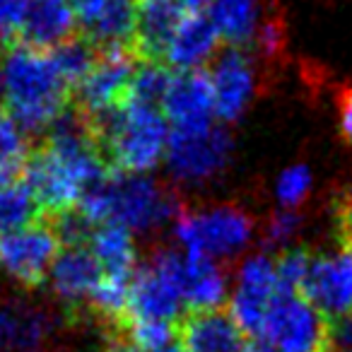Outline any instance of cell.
Masks as SVG:
<instances>
[{
	"label": "cell",
	"mask_w": 352,
	"mask_h": 352,
	"mask_svg": "<svg viewBox=\"0 0 352 352\" xmlns=\"http://www.w3.org/2000/svg\"><path fill=\"white\" fill-rule=\"evenodd\" d=\"M85 121L111 174H142L166 155L169 128L155 107L123 104Z\"/></svg>",
	"instance_id": "obj_1"
},
{
	"label": "cell",
	"mask_w": 352,
	"mask_h": 352,
	"mask_svg": "<svg viewBox=\"0 0 352 352\" xmlns=\"http://www.w3.org/2000/svg\"><path fill=\"white\" fill-rule=\"evenodd\" d=\"M6 111L22 131L51 128L70 107V89L51 54L20 44L6 46Z\"/></svg>",
	"instance_id": "obj_2"
},
{
	"label": "cell",
	"mask_w": 352,
	"mask_h": 352,
	"mask_svg": "<svg viewBox=\"0 0 352 352\" xmlns=\"http://www.w3.org/2000/svg\"><path fill=\"white\" fill-rule=\"evenodd\" d=\"M176 206V198L152 179L116 174L85 193L78 208L94 225L116 222L128 230H150L164 222Z\"/></svg>",
	"instance_id": "obj_3"
},
{
	"label": "cell",
	"mask_w": 352,
	"mask_h": 352,
	"mask_svg": "<svg viewBox=\"0 0 352 352\" xmlns=\"http://www.w3.org/2000/svg\"><path fill=\"white\" fill-rule=\"evenodd\" d=\"M331 321L299 294H280L261 331L275 352H328Z\"/></svg>",
	"instance_id": "obj_4"
},
{
	"label": "cell",
	"mask_w": 352,
	"mask_h": 352,
	"mask_svg": "<svg viewBox=\"0 0 352 352\" xmlns=\"http://www.w3.org/2000/svg\"><path fill=\"white\" fill-rule=\"evenodd\" d=\"M254 220L236 206L212 208L206 212H182L176 234L186 246V254L232 256L251 239Z\"/></svg>",
	"instance_id": "obj_5"
},
{
	"label": "cell",
	"mask_w": 352,
	"mask_h": 352,
	"mask_svg": "<svg viewBox=\"0 0 352 352\" xmlns=\"http://www.w3.org/2000/svg\"><path fill=\"white\" fill-rule=\"evenodd\" d=\"M60 254V241L46 220L10 234H0V268L25 289L46 285Z\"/></svg>",
	"instance_id": "obj_6"
},
{
	"label": "cell",
	"mask_w": 352,
	"mask_h": 352,
	"mask_svg": "<svg viewBox=\"0 0 352 352\" xmlns=\"http://www.w3.org/2000/svg\"><path fill=\"white\" fill-rule=\"evenodd\" d=\"M135 68L138 58L133 51H102L97 65L75 87L70 107L85 118L123 107L128 102V87Z\"/></svg>",
	"instance_id": "obj_7"
},
{
	"label": "cell",
	"mask_w": 352,
	"mask_h": 352,
	"mask_svg": "<svg viewBox=\"0 0 352 352\" xmlns=\"http://www.w3.org/2000/svg\"><path fill=\"white\" fill-rule=\"evenodd\" d=\"M230 147V138L215 126L198 131H171L166 142V162L179 179L203 182L225 169Z\"/></svg>",
	"instance_id": "obj_8"
},
{
	"label": "cell",
	"mask_w": 352,
	"mask_h": 352,
	"mask_svg": "<svg viewBox=\"0 0 352 352\" xmlns=\"http://www.w3.org/2000/svg\"><path fill=\"white\" fill-rule=\"evenodd\" d=\"M49 280L56 299L63 304L65 318L82 321L87 318L89 299L102 283V265L89 246H65L51 268Z\"/></svg>",
	"instance_id": "obj_9"
},
{
	"label": "cell",
	"mask_w": 352,
	"mask_h": 352,
	"mask_svg": "<svg viewBox=\"0 0 352 352\" xmlns=\"http://www.w3.org/2000/svg\"><path fill=\"white\" fill-rule=\"evenodd\" d=\"M302 297L328 321L352 316V256L345 251L314 256Z\"/></svg>",
	"instance_id": "obj_10"
},
{
	"label": "cell",
	"mask_w": 352,
	"mask_h": 352,
	"mask_svg": "<svg viewBox=\"0 0 352 352\" xmlns=\"http://www.w3.org/2000/svg\"><path fill=\"white\" fill-rule=\"evenodd\" d=\"M176 340L186 352H249V333L230 309H188L176 321Z\"/></svg>",
	"instance_id": "obj_11"
},
{
	"label": "cell",
	"mask_w": 352,
	"mask_h": 352,
	"mask_svg": "<svg viewBox=\"0 0 352 352\" xmlns=\"http://www.w3.org/2000/svg\"><path fill=\"white\" fill-rule=\"evenodd\" d=\"M191 10L179 0H135L131 51L140 63H164L179 27Z\"/></svg>",
	"instance_id": "obj_12"
},
{
	"label": "cell",
	"mask_w": 352,
	"mask_h": 352,
	"mask_svg": "<svg viewBox=\"0 0 352 352\" xmlns=\"http://www.w3.org/2000/svg\"><path fill=\"white\" fill-rule=\"evenodd\" d=\"M278 297L280 285L275 263L265 256H254L241 265L230 311L249 336H261L265 318Z\"/></svg>",
	"instance_id": "obj_13"
},
{
	"label": "cell",
	"mask_w": 352,
	"mask_h": 352,
	"mask_svg": "<svg viewBox=\"0 0 352 352\" xmlns=\"http://www.w3.org/2000/svg\"><path fill=\"white\" fill-rule=\"evenodd\" d=\"M162 113L174 126V131H198L212 126L210 118L215 113V92L208 70L176 73L162 99Z\"/></svg>",
	"instance_id": "obj_14"
},
{
	"label": "cell",
	"mask_w": 352,
	"mask_h": 352,
	"mask_svg": "<svg viewBox=\"0 0 352 352\" xmlns=\"http://www.w3.org/2000/svg\"><path fill=\"white\" fill-rule=\"evenodd\" d=\"M212 92H215V113L222 121H234L244 111L254 92V68L244 49H225L212 56L208 63Z\"/></svg>",
	"instance_id": "obj_15"
},
{
	"label": "cell",
	"mask_w": 352,
	"mask_h": 352,
	"mask_svg": "<svg viewBox=\"0 0 352 352\" xmlns=\"http://www.w3.org/2000/svg\"><path fill=\"white\" fill-rule=\"evenodd\" d=\"M56 326L58 321L46 309L25 299H0V352H39Z\"/></svg>",
	"instance_id": "obj_16"
},
{
	"label": "cell",
	"mask_w": 352,
	"mask_h": 352,
	"mask_svg": "<svg viewBox=\"0 0 352 352\" xmlns=\"http://www.w3.org/2000/svg\"><path fill=\"white\" fill-rule=\"evenodd\" d=\"M75 34H78V25H75L70 0H30L22 30L12 44L49 54L73 39Z\"/></svg>",
	"instance_id": "obj_17"
},
{
	"label": "cell",
	"mask_w": 352,
	"mask_h": 352,
	"mask_svg": "<svg viewBox=\"0 0 352 352\" xmlns=\"http://www.w3.org/2000/svg\"><path fill=\"white\" fill-rule=\"evenodd\" d=\"M217 41H220V36H217L210 15L188 12L169 46L166 65L179 70V73L206 68V63H210V58L215 56Z\"/></svg>",
	"instance_id": "obj_18"
},
{
	"label": "cell",
	"mask_w": 352,
	"mask_h": 352,
	"mask_svg": "<svg viewBox=\"0 0 352 352\" xmlns=\"http://www.w3.org/2000/svg\"><path fill=\"white\" fill-rule=\"evenodd\" d=\"M182 299L188 309H217L227 299V275L215 258L186 254L182 270Z\"/></svg>",
	"instance_id": "obj_19"
},
{
	"label": "cell",
	"mask_w": 352,
	"mask_h": 352,
	"mask_svg": "<svg viewBox=\"0 0 352 352\" xmlns=\"http://www.w3.org/2000/svg\"><path fill=\"white\" fill-rule=\"evenodd\" d=\"M89 251L102 265V275L118 283H133L135 275V249H133L131 230L116 222L99 225L89 241Z\"/></svg>",
	"instance_id": "obj_20"
},
{
	"label": "cell",
	"mask_w": 352,
	"mask_h": 352,
	"mask_svg": "<svg viewBox=\"0 0 352 352\" xmlns=\"http://www.w3.org/2000/svg\"><path fill=\"white\" fill-rule=\"evenodd\" d=\"M210 20L230 49L254 44L258 32V0H212Z\"/></svg>",
	"instance_id": "obj_21"
},
{
	"label": "cell",
	"mask_w": 352,
	"mask_h": 352,
	"mask_svg": "<svg viewBox=\"0 0 352 352\" xmlns=\"http://www.w3.org/2000/svg\"><path fill=\"white\" fill-rule=\"evenodd\" d=\"M44 220L39 203L25 179L0 186V234H10Z\"/></svg>",
	"instance_id": "obj_22"
},
{
	"label": "cell",
	"mask_w": 352,
	"mask_h": 352,
	"mask_svg": "<svg viewBox=\"0 0 352 352\" xmlns=\"http://www.w3.org/2000/svg\"><path fill=\"white\" fill-rule=\"evenodd\" d=\"M49 54H51V58H54L56 68H58L60 78H63L65 85H68L70 97H73L75 87H78V85L89 75V70L97 65L102 51L94 49L85 36L75 34L73 39H68L65 44H60L58 49L49 51Z\"/></svg>",
	"instance_id": "obj_23"
},
{
	"label": "cell",
	"mask_w": 352,
	"mask_h": 352,
	"mask_svg": "<svg viewBox=\"0 0 352 352\" xmlns=\"http://www.w3.org/2000/svg\"><path fill=\"white\" fill-rule=\"evenodd\" d=\"M32 145L17 121L8 111H0V186L20 179L25 171Z\"/></svg>",
	"instance_id": "obj_24"
},
{
	"label": "cell",
	"mask_w": 352,
	"mask_h": 352,
	"mask_svg": "<svg viewBox=\"0 0 352 352\" xmlns=\"http://www.w3.org/2000/svg\"><path fill=\"white\" fill-rule=\"evenodd\" d=\"M174 78L169 65L164 63H140L133 73L131 87H128L126 104H140V107H162L169 82Z\"/></svg>",
	"instance_id": "obj_25"
},
{
	"label": "cell",
	"mask_w": 352,
	"mask_h": 352,
	"mask_svg": "<svg viewBox=\"0 0 352 352\" xmlns=\"http://www.w3.org/2000/svg\"><path fill=\"white\" fill-rule=\"evenodd\" d=\"M314 254L304 246L297 249H287L280 254V258L275 261V273H278V285L280 294H299L302 297L304 280L311 268Z\"/></svg>",
	"instance_id": "obj_26"
},
{
	"label": "cell",
	"mask_w": 352,
	"mask_h": 352,
	"mask_svg": "<svg viewBox=\"0 0 352 352\" xmlns=\"http://www.w3.org/2000/svg\"><path fill=\"white\" fill-rule=\"evenodd\" d=\"M309 188H311V174L307 166L297 164L289 166L278 182V198L283 206H297L307 198Z\"/></svg>",
	"instance_id": "obj_27"
},
{
	"label": "cell",
	"mask_w": 352,
	"mask_h": 352,
	"mask_svg": "<svg viewBox=\"0 0 352 352\" xmlns=\"http://www.w3.org/2000/svg\"><path fill=\"white\" fill-rule=\"evenodd\" d=\"M30 0H0V44L10 46L17 39L25 22Z\"/></svg>",
	"instance_id": "obj_28"
},
{
	"label": "cell",
	"mask_w": 352,
	"mask_h": 352,
	"mask_svg": "<svg viewBox=\"0 0 352 352\" xmlns=\"http://www.w3.org/2000/svg\"><path fill=\"white\" fill-rule=\"evenodd\" d=\"M333 227L338 244L352 256V191H342L333 201Z\"/></svg>",
	"instance_id": "obj_29"
},
{
	"label": "cell",
	"mask_w": 352,
	"mask_h": 352,
	"mask_svg": "<svg viewBox=\"0 0 352 352\" xmlns=\"http://www.w3.org/2000/svg\"><path fill=\"white\" fill-rule=\"evenodd\" d=\"M109 6H111V0H70L78 34H89L102 22V17L107 15Z\"/></svg>",
	"instance_id": "obj_30"
},
{
	"label": "cell",
	"mask_w": 352,
	"mask_h": 352,
	"mask_svg": "<svg viewBox=\"0 0 352 352\" xmlns=\"http://www.w3.org/2000/svg\"><path fill=\"white\" fill-rule=\"evenodd\" d=\"M299 225H302V217H299L297 212H289V210L275 212L268 220V225H265V244H270V246L283 244L289 236L297 234Z\"/></svg>",
	"instance_id": "obj_31"
},
{
	"label": "cell",
	"mask_w": 352,
	"mask_h": 352,
	"mask_svg": "<svg viewBox=\"0 0 352 352\" xmlns=\"http://www.w3.org/2000/svg\"><path fill=\"white\" fill-rule=\"evenodd\" d=\"M338 113H340V133L352 145V85L340 89L338 94Z\"/></svg>",
	"instance_id": "obj_32"
},
{
	"label": "cell",
	"mask_w": 352,
	"mask_h": 352,
	"mask_svg": "<svg viewBox=\"0 0 352 352\" xmlns=\"http://www.w3.org/2000/svg\"><path fill=\"white\" fill-rule=\"evenodd\" d=\"M102 352H138V350L123 340H107V347Z\"/></svg>",
	"instance_id": "obj_33"
},
{
	"label": "cell",
	"mask_w": 352,
	"mask_h": 352,
	"mask_svg": "<svg viewBox=\"0 0 352 352\" xmlns=\"http://www.w3.org/2000/svg\"><path fill=\"white\" fill-rule=\"evenodd\" d=\"M186 10H191V12H201V8H206L208 3H212V0H179Z\"/></svg>",
	"instance_id": "obj_34"
},
{
	"label": "cell",
	"mask_w": 352,
	"mask_h": 352,
	"mask_svg": "<svg viewBox=\"0 0 352 352\" xmlns=\"http://www.w3.org/2000/svg\"><path fill=\"white\" fill-rule=\"evenodd\" d=\"M155 352H186L184 350L179 342H171V345H166V347H162V350H155Z\"/></svg>",
	"instance_id": "obj_35"
}]
</instances>
